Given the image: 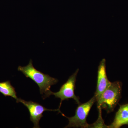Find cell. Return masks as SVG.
Here are the masks:
<instances>
[{
    "label": "cell",
    "mask_w": 128,
    "mask_h": 128,
    "mask_svg": "<svg viewBox=\"0 0 128 128\" xmlns=\"http://www.w3.org/2000/svg\"><path fill=\"white\" fill-rule=\"evenodd\" d=\"M18 71L23 73L26 78L33 80L39 88L40 94L42 96L43 99L48 98V94L50 91L51 86L56 84L58 82L56 78L38 71L34 66L32 61L30 60L29 64L26 66H19Z\"/></svg>",
    "instance_id": "1"
},
{
    "label": "cell",
    "mask_w": 128,
    "mask_h": 128,
    "mask_svg": "<svg viewBox=\"0 0 128 128\" xmlns=\"http://www.w3.org/2000/svg\"><path fill=\"white\" fill-rule=\"evenodd\" d=\"M122 83L111 82L97 102L98 108L106 110L108 113L113 112L121 98Z\"/></svg>",
    "instance_id": "2"
},
{
    "label": "cell",
    "mask_w": 128,
    "mask_h": 128,
    "mask_svg": "<svg viewBox=\"0 0 128 128\" xmlns=\"http://www.w3.org/2000/svg\"><path fill=\"white\" fill-rule=\"evenodd\" d=\"M96 102V96H94L86 103L80 104L76 108L75 114L73 116L69 118L65 116L69 120V124L65 128H89L90 125L86 122V118L91 108L95 102Z\"/></svg>",
    "instance_id": "3"
},
{
    "label": "cell",
    "mask_w": 128,
    "mask_h": 128,
    "mask_svg": "<svg viewBox=\"0 0 128 128\" xmlns=\"http://www.w3.org/2000/svg\"><path fill=\"white\" fill-rule=\"evenodd\" d=\"M78 71L79 69H78L72 75L69 77L67 81L62 85L58 92H54L50 91L49 92L48 97L51 95H54L56 98H60V102L58 109L59 110H60L62 102L70 98L74 99L78 105L80 104V98L76 96L74 94L76 82Z\"/></svg>",
    "instance_id": "4"
},
{
    "label": "cell",
    "mask_w": 128,
    "mask_h": 128,
    "mask_svg": "<svg viewBox=\"0 0 128 128\" xmlns=\"http://www.w3.org/2000/svg\"><path fill=\"white\" fill-rule=\"evenodd\" d=\"M16 102H20L25 105L29 111L30 114V120L33 123L34 128H40L39 122L41 118L43 117V113L45 111H58L61 113L58 109L57 110H50L44 107L42 105L39 104L32 102V101H26L21 98H18L16 100Z\"/></svg>",
    "instance_id": "5"
},
{
    "label": "cell",
    "mask_w": 128,
    "mask_h": 128,
    "mask_svg": "<svg viewBox=\"0 0 128 128\" xmlns=\"http://www.w3.org/2000/svg\"><path fill=\"white\" fill-rule=\"evenodd\" d=\"M111 82L108 79L106 70V60L100 62L98 71V80L96 91L94 94L96 102H98L104 91L110 86Z\"/></svg>",
    "instance_id": "6"
},
{
    "label": "cell",
    "mask_w": 128,
    "mask_h": 128,
    "mask_svg": "<svg viewBox=\"0 0 128 128\" xmlns=\"http://www.w3.org/2000/svg\"><path fill=\"white\" fill-rule=\"evenodd\" d=\"M124 125H128V104L120 106L113 122L108 128H119Z\"/></svg>",
    "instance_id": "7"
},
{
    "label": "cell",
    "mask_w": 128,
    "mask_h": 128,
    "mask_svg": "<svg viewBox=\"0 0 128 128\" xmlns=\"http://www.w3.org/2000/svg\"><path fill=\"white\" fill-rule=\"evenodd\" d=\"M0 92L5 97H12L16 100L18 98L15 88L12 86L10 81L0 82Z\"/></svg>",
    "instance_id": "8"
}]
</instances>
